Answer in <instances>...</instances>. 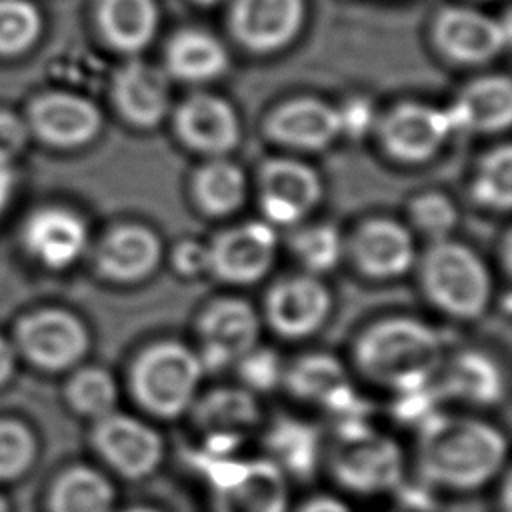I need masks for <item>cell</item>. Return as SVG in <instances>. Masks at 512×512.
Returning a JSON list of instances; mask_svg holds the SVG:
<instances>
[{"mask_svg":"<svg viewBox=\"0 0 512 512\" xmlns=\"http://www.w3.org/2000/svg\"><path fill=\"white\" fill-rule=\"evenodd\" d=\"M112 98L120 116L136 128H154L170 108L166 70L144 60H128L114 76Z\"/></svg>","mask_w":512,"mask_h":512,"instance_id":"21","label":"cell"},{"mask_svg":"<svg viewBox=\"0 0 512 512\" xmlns=\"http://www.w3.org/2000/svg\"><path fill=\"white\" fill-rule=\"evenodd\" d=\"M264 130L272 142L306 152L324 150L340 136L336 106L318 98L282 102L268 114Z\"/></svg>","mask_w":512,"mask_h":512,"instance_id":"20","label":"cell"},{"mask_svg":"<svg viewBox=\"0 0 512 512\" xmlns=\"http://www.w3.org/2000/svg\"><path fill=\"white\" fill-rule=\"evenodd\" d=\"M292 250L310 274L332 270L342 256V238L332 224H310L294 232Z\"/></svg>","mask_w":512,"mask_h":512,"instance_id":"35","label":"cell"},{"mask_svg":"<svg viewBox=\"0 0 512 512\" xmlns=\"http://www.w3.org/2000/svg\"><path fill=\"white\" fill-rule=\"evenodd\" d=\"M506 458V436L490 422L436 410L418 424L416 472L430 490L476 492L504 472Z\"/></svg>","mask_w":512,"mask_h":512,"instance_id":"1","label":"cell"},{"mask_svg":"<svg viewBox=\"0 0 512 512\" xmlns=\"http://www.w3.org/2000/svg\"><path fill=\"white\" fill-rule=\"evenodd\" d=\"M26 124L10 114V112H0V156L6 160H12L24 146L26 142Z\"/></svg>","mask_w":512,"mask_h":512,"instance_id":"41","label":"cell"},{"mask_svg":"<svg viewBox=\"0 0 512 512\" xmlns=\"http://www.w3.org/2000/svg\"><path fill=\"white\" fill-rule=\"evenodd\" d=\"M440 396L464 400L476 406H494L504 398V374L484 352L466 350L450 360L436 384Z\"/></svg>","mask_w":512,"mask_h":512,"instance_id":"28","label":"cell"},{"mask_svg":"<svg viewBox=\"0 0 512 512\" xmlns=\"http://www.w3.org/2000/svg\"><path fill=\"white\" fill-rule=\"evenodd\" d=\"M200 356L180 342H156L130 368V392L154 418L174 420L190 410L204 376Z\"/></svg>","mask_w":512,"mask_h":512,"instance_id":"5","label":"cell"},{"mask_svg":"<svg viewBox=\"0 0 512 512\" xmlns=\"http://www.w3.org/2000/svg\"><path fill=\"white\" fill-rule=\"evenodd\" d=\"M16 174L12 168V160H6L0 156V212L8 206L10 196L14 192Z\"/></svg>","mask_w":512,"mask_h":512,"instance_id":"43","label":"cell"},{"mask_svg":"<svg viewBox=\"0 0 512 512\" xmlns=\"http://www.w3.org/2000/svg\"><path fill=\"white\" fill-rule=\"evenodd\" d=\"M156 0H96V24L104 40L122 54H140L156 36Z\"/></svg>","mask_w":512,"mask_h":512,"instance_id":"27","label":"cell"},{"mask_svg":"<svg viewBox=\"0 0 512 512\" xmlns=\"http://www.w3.org/2000/svg\"><path fill=\"white\" fill-rule=\"evenodd\" d=\"M178 138L194 152L224 156L240 140V120L224 98L208 92L188 96L174 112Z\"/></svg>","mask_w":512,"mask_h":512,"instance_id":"17","label":"cell"},{"mask_svg":"<svg viewBox=\"0 0 512 512\" xmlns=\"http://www.w3.org/2000/svg\"><path fill=\"white\" fill-rule=\"evenodd\" d=\"M22 240L36 260L60 270L82 256L88 244V228L78 214L50 206L36 210L26 220Z\"/></svg>","mask_w":512,"mask_h":512,"instance_id":"23","label":"cell"},{"mask_svg":"<svg viewBox=\"0 0 512 512\" xmlns=\"http://www.w3.org/2000/svg\"><path fill=\"white\" fill-rule=\"evenodd\" d=\"M330 292L310 274L276 282L266 296V318L284 338L314 334L330 312Z\"/></svg>","mask_w":512,"mask_h":512,"instance_id":"18","label":"cell"},{"mask_svg":"<svg viewBox=\"0 0 512 512\" xmlns=\"http://www.w3.org/2000/svg\"><path fill=\"white\" fill-rule=\"evenodd\" d=\"M260 208L268 222L298 224L322 198V182L314 168L296 158H270L258 174Z\"/></svg>","mask_w":512,"mask_h":512,"instance_id":"11","label":"cell"},{"mask_svg":"<svg viewBox=\"0 0 512 512\" xmlns=\"http://www.w3.org/2000/svg\"><path fill=\"white\" fill-rule=\"evenodd\" d=\"M442 358L440 334L410 316L376 322L356 346V364L364 376L396 394L430 384L442 368Z\"/></svg>","mask_w":512,"mask_h":512,"instance_id":"2","label":"cell"},{"mask_svg":"<svg viewBox=\"0 0 512 512\" xmlns=\"http://www.w3.org/2000/svg\"><path fill=\"white\" fill-rule=\"evenodd\" d=\"M90 446L104 468L126 482H142L156 474L166 452L164 438L154 426L116 410L94 420Z\"/></svg>","mask_w":512,"mask_h":512,"instance_id":"7","label":"cell"},{"mask_svg":"<svg viewBox=\"0 0 512 512\" xmlns=\"http://www.w3.org/2000/svg\"><path fill=\"white\" fill-rule=\"evenodd\" d=\"M36 438L18 420H0V482L24 476L36 460Z\"/></svg>","mask_w":512,"mask_h":512,"instance_id":"36","label":"cell"},{"mask_svg":"<svg viewBox=\"0 0 512 512\" xmlns=\"http://www.w3.org/2000/svg\"><path fill=\"white\" fill-rule=\"evenodd\" d=\"M422 286L430 302L456 318L480 316L492 294V280L482 258L454 240H436L420 266Z\"/></svg>","mask_w":512,"mask_h":512,"instance_id":"6","label":"cell"},{"mask_svg":"<svg viewBox=\"0 0 512 512\" xmlns=\"http://www.w3.org/2000/svg\"><path fill=\"white\" fill-rule=\"evenodd\" d=\"M208 250V270L222 282L252 284L272 266L276 232L268 222H244L222 230Z\"/></svg>","mask_w":512,"mask_h":512,"instance_id":"12","label":"cell"},{"mask_svg":"<svg viewBox=\"0 0 512 512\" xmlns=\"http://www.w3.org/2000/svg\"><path fill=\"white\" fill-rule=\"evenodd\" d=\"M194 426L204 434V452L214 456H232L258 418L260 408L250 390L214 388L192 406Z\"/></svg>","mask_w":512,"mask_h":512,"instance_id":"14","label":"cell"},{"mask_svg":"<svg viewBox=\"0 0 512 512\" xmlns=\"http://www.w3.org/2000/svg\"><path fill=\"white\" fill-rule=\"evenodd\" d=\"M226 68V48L204 30H180L166 46V74L182 82H210L222 76Z\"/></svg>","mask_w":512,"mask_h":512,"instance_id":"30","label":"cell"},{"mask_svg":"<svg viewBox=\"0 0 512 512\" xmlns=\"http://www.w3.org/2000/svg\"><path fill=\"white\" fill-rule=\"evenodd\" d=\"M474 200L486 208L506 212L512 204V148L508 144L490 150L476 168L472 182Z\"/></svg>","mask_w":512,"mask_h":512,"instance_id":"33","label":"cell"},{"mask_svg":"<svg viewBox=\"0 0 512 512\" xmlns=\"http://www.w3.org/2000/svg\"><path fill=\"white\" fill-rule=\"evenodd\" d=\"M452 128L496 134L512 122V84L508 76H482L466 84L450 108Z\"/></svg>","mask_w":512,"mask_h":512,"instance_id":"25","label":"cell"},{"mask_svg":"<svg viewBox=\"0 0 512 512\" xmlns=\"http://www.w3.org/2000/svg\"><path fill=\"white\" fill-rule=\"evenodd\" d=\"M162 254L158 236L140 224H124L110 230L96 252L98 272L118 284L140 282L150 276Z\"/></svg>","mask_w":512,"mask_h":512,"instance_id":"24","label":"cell"},{"mask_svg":"<svg viewBox=\"0 0 512 512\" xmlns=\"http://www.w3.org/2000/svg\"><path fill=\"white\" fill-rule=\"evenodd\" d=\"M410 216L414 226L422 234L430 236L434 242L448 238L458 222V212L454 204L446 196L436 192L414 198L410 204Z\"/></svg>","mask_w":512,"mask_h":512,"instance_id":"37","label":"cell"},{"mask_svg":"<svg viewBox=\"0 0 512 512\" xmlns=\"http://www.w3.org/2000/svg\"><path fill=\"white\" fill-rule=\"evenodd\" d=\"M0 512H10V506L2 494H0Z\"/></svg>","mask_w":512,"mask_h":512,"instance_id":"47","label":"cell"},{"mask_svg":"<svg viewBox=\"0 0 512 512\" xmlns=\"http://www.w3.org/2000/svg\"><path fill=\"white\" fill-rule=\"evenodd\" d=\"M192 194L200 210L208 216H228L244 204V172L234 162L216 156L194 174Z\"/></svg>","mask_w":512,"mask_h":512,"instance_id":"31","label":"cell"},{"mask_svg":"<svg viewBox=\"0 0 512 512\" xmlns=\"http://www.w3.org/2000/svg\"><path fill=\"white\" fill-rule=\"evenodd\" d=\"M186 458L208 486L210 512H288V478L266 456L242 460L200 448Z\"/></svg>","mask_w":512,"mask_h":512,"instance_id":"3","label":"cell"},{"mask_svg":"<svg viewBox=\"0 0 512 512\" xmlns=\"http://www.w3.org/2000/svg\"><path fill=\"white\" fill-rule=\"evenodd\" d=\"M266 458L272 460L286 478L308 482L318 472L322 460V438L314 424L292 416L276 418L264 434Z\"/></svg>","mask_w":512,"mask_h":512,"instance_id":"26","label":"cell"},{"mask_svg":"<svg viewBox=\"0 0 512 512\" xmlns=\"http://www.w3.org/2000/svg\"><path fill=\"white\" fill-rule=\"evenodd\" d=\"M336 114H338L340 136L346 134L350 138H362L376 124L374 106L366 98L346 100L340 108H336Z\"/></svg>","mask_w":512,"mask_h":512,"instance_id":"39","label":"cell"},{"mask_svg":"<svg viewBox=\"0 0 512 512\" xmlns=\"http://www.w3.org/2000/svg\"><path fill=\"white\" fill-rule=\"evenodd\" d=\"M114 512H160L158 508L154 506H144V504H138V506H128V508H122V510H114Z\"/></svg>","mask_w":512,"mask_h":512,"instance_id":"45","label":"cell"},{"mask_svg":"<svg viewBox=\"0 0 512 512\" xmlns=\"http://www.w3.org/2000/svg\"><path fill=\"white\" fill-rule=\"evenodd\" d=\"M296 512H350V508L336 496L316 494L304 500Z\"/></svg>","mask_w":512,"mask_h":512,"instance_id":"42","label":"cell"},{"mask_svg":"<svg viewBox=\"0 0 512 512\" xmlns=\"http://www.w3.org/2000/svg\"><path fill=\"white\" fill-rule=\"evenodd\" d=\"M454 132L446 108L402 102L388 110L378 124L384 150L406 164H420L436 156Z\"/></svg>","mask_w":512,"mask_h":512,"instance_id":"9","label":"cell"},{"mask_svg":"<svg viewBox=\"0 0 512 512\" xmlns=\"http://www.w3.org/2000/svg\"><path fill=\"white\" fill-rule=\"evenodd\" d=\"M258 318L254 308L240 298L212 302L200 318V360L204 370H220L238 362L256 346Z\"/></svg>","mask_w":512,"mask_h":512,"instance_id":"15","label":"cell"},{"mask_svg":"<svg viewBox=\"0 0 512 512\" xmlns=\"http://www.w3.org/2000/svg\"><path fill=\"white\" fill-rule=\"evenodd\" d=\"M12 370H14L12 348L4 338H0V386L10 378Z\"/></svg>","mask_w":512,"mask_h":512,"instance_id":"44","label":"cell"},{"mask_svg":"<svg viewBox=\"0 0 512 512\" xmlns=\"http://www.w3.org/2000/svg\"><path fill=\"white\" fill-rule=\"evenodd\" d=\"M172 264L180 274L196 276V274L208 270V250H206V246H202L198 242L184 240L178 246H174Z\"/></svg>","mask_w":512,"mask_h":512,"instance_id":"40","label":"cell"},{"mask_svg":"<svg viewBox=\"0 0 512 512\" xmlns=\"http://www.w3.org/2000/svg\"><path fill=\"white\" fill-rule=\"evenodd\" d=\"M336 440L326 456L332 480L354 494H382L398 490L404 476L400 446L374 432L366 418L338 420Z\"/></svg>","mask_w":512,"mask_h":512,"instance_id":"4","label":"cell"},{"mask_svg":"<svg viewBox=\"0 0 512 512\" xmlns=\"http://www.w3.org/2000/svg\"><path fill=\"white\" fill-rule=\"evenodd\" d=\"M434 46L452 62L484 64L510 42V18L488 16L468 6H446L432 22Z\"/></svg>","mask_w":512,"mask_h":512,"instance_id":"8","label":"cell"},{"mask_svg":"<svg viewBox=\"0 0 512 512\" xmlns=\"http://www.w3.org/2000/svg\"><path fill=\"white\" fill-rule=\"evenodd\" d=\"M304 16V0H230L228 26L246 50L272 54L298 36Z\"/></svg>","mask_w":512,"mask_h":512,"instance_id":"10","label":"cell"},{"mask_svg":"<svg viewBox=\"0 0 512 512\" xmlns=\"http://www.w3.org/2000/svg\"><path fill=\"white\" fill-rule=\"evenodd\" d=\"M66 400L80 416L98 420L116 410L118 388L104 368L86 366L70 378L66 386Z\"/></svg>","mask_w":512,"mask_h":512,"instance_id":"32","label":"cell"},{"mask_svg":"<svg viewBox=\"0 0 512 512\" xmlns=\"http://www.w3.org/2000/svg\"><path fill=\"white\" fill-rule=\"evenodd\" d=\"M238 370L250 392H268L276 388L284 376L278 354L256 346L238 360Z\"/></svg>","mask_w":512,"mask_h":512,"instance_id":"38","label":"cell"},{"mask_svg":"<svg viewBox=\"0 0 512 512\" xmlns=\"http://www.w3.org/2000/svg\"><path fill=\"white\" fill-rule=\"evenodd\" d=\"M292 396L314 402L338 420L366 418V404L356 396L342 364L328 354L298 358L282 376Z\"/></svg>","mask_w":512,"mask_h":512,"instance_id":"16","label":"cell"},{"mask_svg":"<svg viewBox=\"0 0 512 512\" xmlns=\"http://www.w3.org/2000/svg\"><path fill=\"white\" fill-rule=\"evenodd\" d=\"M18 342L30 362L44 370H66L88 350L84 324L66 310H40L18 326Z\"/></svg>","mask_w":512,"mask_h":512,"instance_id":"13","label":"cell"},{"mask_svg":"<svg viewBox=\"0 0 512 512\" xmlns=\"http://www.w3.org/2000/svg\"><path fill=\"white\" fill-rule=\"evenodd\" d=\"M44 18L32 0H0V56H16L36 44Z\"/></svg>","mask_w":512,"mask_h":512,"instance_id":"34","label":"cell"},{"mask_svg":"<svg viewBox=\"0 0 512 512\" xmlns=\"http://www.w3.org/2000/svg\"><path fill=\"white\" fill-rule=\"evenodd\" d=\"M352 254L366 276L390 280L412 268L416 248L406 226L392 218H372L354 234Z\"/></svg>","mask_w":512,"mask_h":512,"instance_id":"22","label":"cell"},{"mask_svg":"<svg viewBox=\"0 0 512 512\" xmlns=\"http://www.w3.org/2000/svg\"><path fill=\"white\" fill-rule=\"evenodd\" d=\"M46 506L48 512H114L116 488L104 470L74 464L54 478Z\"/></svg>","mask_w":512,"mask_h":512,"instance_id":"29","label":"cell"},{"mask_svg":"<svg viewBox=\"0 0 512 512\" xmlns=\"http://www.w3.org/2000/svg\"><path fill=\"white\" fill-rule=\"evenodd\" d=\"M30 126L52 146L78 148L96 138L102 128V114L84 96L48 92L32 102Z\"/></svg>","mask_w":512,"mask_h":512,"instance_id":"19","label":"cell"},{"mask_svg":"<svg viewBox=\"0 0 512 512\" xmlns=\"http://www.w3.org/2000/svg\"><path fill=\"white\" fill-rule=\"evenodd\" d=\"M190 2H194L196 6L208 8V6H216V4H220V2H224V0H190Z\"/></svg>","mask_w":512,"mask_h":512,"instance_id":"46","label":"cell"}]
</instances>
